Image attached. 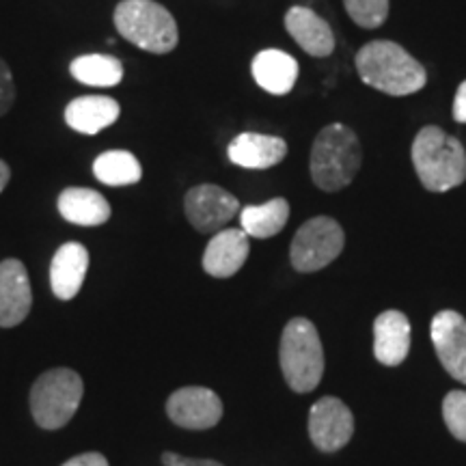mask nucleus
Segmentation results:
<instances>
[{
	"label": "nucleus",
	"instance_id": "7ed1b4c3",
	"mask_svg": "<svg viewBox=\"0 0 466 466\" xmlns=\"http://www.w3.org/2000/svg\"><path fill=\"white\" fill-rule=\"evenodd\" d=\"M363 149L352 127L330 124L319 130L311 147V179L319 190L337 192L357 177Z\"/></svg>",
	"mask_w": 466,
	"mask_h": 466
},
{
	"label": "nucleus",
	"instance_id": "c756f323",
	"mask_svg": "<svg viewBox=\"0 0 466 466\" xmlns=\"http://www.w3.org/2000/svg\"><path fill=\"white\" fill-rule=\"evenodd\" d=\"M9 177H11V171H9L7 162L0 160V192H3L5 186L9 184Z\"/></svg>",
	"mask_w": 466,
	"mask_h": 466
},
{
	"label": "nucleus",
	"instance_id": "ddd939ff",
	"mask_svg": "<svg viewBox=\"0 0 466 466\" xmlns=\"http://www.w3.org/2000/svg\"><path fill=\"white\" fill-rule=\"evenodd\" d=\"M227 156L236 167L264 171L283 162L288 156V143L281 137H270V134L242 132L229 143Z\"/></svg>",
	"mask_w": 466,
	"mask_h": 466
},
{
	"label": "nucleus",
	"instance_id": "6ab92c4d",
	"mask_svg": "<svg viewBox=\"0 0 466 466\" xmlns=\"http://www.w3.org/2000/svg\"><path fill=\"white\" fill-rule=\"evenodd\" d=\"M250 72L264 91L272 96H288L299 78V61L283 50H261L253 58Z\"/></svg>",
	"mask_w": 466,
	"mask_h": 466
},
{
	"label": "nucleus",
	"instance_id": "2eb2a0df",
	"mask_svg": "<svg viewBox=\"0 0 466 466\" xmlns=\"http://www.w3.org/2000/svg\"><path fill=\"white\" fill-rule=\"evenodd\" d=\"M248 250V236L242 229H220L203 253V270L214 279H229L244 266Z\"/></svg>",
	"mask_w": 466,
	"mask_h": 466
},
{
	"label": "nucleus",
	"instance_id": "a211bd4d",
	"mask_svg": "<svg viewBox=\"0 0 466 466\" xmlns=\"http://www.w3.org/2000/svg\"><path fill=\"white\" fill-rule=\"evenodd\" d=\"M121 115L119 102L108 96H83L76 97L66 108V124L74 132L93 137L104 127L113 126Z\"/></svg>",
	"mask_w": 466,
	"mask_h": 466
},
{
	"label": "nucleus",
	"instance_id": "b1692460",
	"mask_svg": "<svg viewBox=\"0 0 466 466\" xmlns=\"http://www.w3.org/2000/svg\"><path fill=\"white\" fill-rule=\"evenodd\" d=\"M343 7L360 28L382 26L389 15V0H343Z\"/></svg>",
	"mask_w": 466,
	"mask_h": 466
},
{
	"label": "nucleus",
	"instance_id": "393cba45",
	"mask_svg": "<svg viewBox=\"0 0 466 466\" xmlns=\"http://www.w3.org/2000/svg\"><path fill=\"white\" fill-rule=\"evenodd\" d=\"M442 419L458 441L466 442V391H450L442 400Z\"/></svg>",
	"mask_w": 466,
	"mask_h": 466
},
{
	"label": "nucleus",
	"instance_id": "4be33fe9",
	"mask_svg": "<svg viewBox=\"0 0 466 466\" xmlns=\"http://www.w3.org/2000/svg\"><path fill=\"white\" fill-rule=\"evenodd\" d=\"M93 175L97 177V182L119 188V186H132L141 182L143 167L130 151L110 149L97 156L96 162H93Z\"/></svg>",
	"mask_w": 466,
	"mask_h": 466
},
{
	"label": "nucleus",
	"instance_id": "5701e85b",
	"mask_svg": "<svg viewBox=\"0 0 466 466\" xmlns=\"http://www.w3.org/2000/svg\"><path fill=\"white\" fill-rule=\"evenodd\" d=\"M69 74L74 80L86 86H115L124 78V66L116 56L110 55H83L74 58L69 66Z\"/></svg>",
	"mask_w": 466,
	"mask_h": 466
},
{
	"label": "nucleus",
	"instance_id": "c85d7f7f",
	"mask_svg": "<svg viewBox=\"0 0 466 466\" xmlns=\"http://www.w3.org/2000/svg\"><path fill=\"white\" fill-rule=\"evenodd\" d=\"M453 119L458 124H466V80L458 86L456 97H453Z\"/></svg>",
	"mask_w": 466,
	"mask_h": 466
},
{
	"label": "nucleus",
	"instance_id": "f03ea898",
	"mask_svg": "<svg viewBox=\"0 0 466 466\" xmlns=\"http://www.w3.org/2000/svg\"><path fill=\"white\" fill-rule=\"evenodd\" d=\"M412 165L430 192H447L466 182V149L439 126H425L412 143Z\"/></svg>",
	"mask_w": 466,
	"mask_h": 466
},
{
	"label": "nucleus",
	"instance_id": "4468645a",
	"mask_svg": "<svg viewBox=\"0 0 466 466\" xmlns=\"http://www.w3.org/2000/svg\"><path fill=\"white\" fill-rule=\"evenodd\" d=\"M89 270V250L80 242H66L52 258L50 288L58 300L76 299Z\"/></svg>",
	"mask_w": 466,
	"mask_h": 466
},
{
	"label": "nucleus",
	"instance_id": "9d476101",
	"mask_svg": "<svg viewBox=\"0 0 466 466\" xmlns=\"http://www.w3.org/2000/svg\"><path fill=\"white\" fill-rule=\"evenodd\" d=\"M167 415L184 430H209L223 419V401L212 389L184 387L168 398Z\"/></svg>",
	"mask_w": 466,
	"mask_h": 466
},
{
	"label": "nucleus",
	"instance_id": "6e6552de",
	"mask_svg": "<svg viewBox=\"0 0 466 466\" xmlns=\"http://www.w3.org/2000/svg\"><path fill=\"white\" fill-rule=\"evenodd\" d=\"M184 212L199 233H218L240 214V201L220 186L199 184L186 192Z\"/></svg>",
	"mask_w": 466,
	"mask_h": 466
},
{
	"label": "nucleus",
	"instance_id": "aec40b11",
	"mask_svg": "<svg viewBox=\"0 0 466 466\" xmlns=\"http://www.w3.org/2000/svg\"><path fill=\"white\" fill-rule=\"evenodd\" d=\"M58 212L72 225L97 227L110 218V206L102 192L93 188H66L58 195Z\"/></svg>",
	"mask_w": 466,
	"mask_h": 466
},
{
	"label": "nucleus",
	"instance_id": "412c9836",
	"mask_svg": "<svg viewBox=\"0 0 466 466\" xmlns=\"http://www.w3.org/2000/svg\"><path fill=\"white\" fill-rule=\"evenodd\" d=\"M288 218L289 203L283 197L261 203V206H247L240 212L242 231L258 240H268V238L281 233L283 227L288 225Z\"/></svg>",
	"mask_w": 466,
	"mask_h": 466
},
{
	"label": "nucleus",
	"instance_id": "39448f33",
	"mask_svg": "<svg viewBox=\"0 0 466 466\" xmlns=\"http://www.w3.org/2000/svg\"><path fill=\"white\" fill-rule=\"evenodd\" d=\"M281 370L291 391L311 393L324 376V350L318 329L307 318H294L281 337Z\"/></svg>",
	"mask_w": 466,
	"mask_h": 466
},
{
	"label": "nucleus",
	"instance_id": "0eeeda50",
	"mask_svg": "<svg viewBox=\"0 0 466 466\" xmlns=\"http://www.w3.org/2000/svg\"><path fill=\"white\" fill-rule=\"evenodd\" d=\"M346 236L335 218L316 217L296 231L289 247L291 266L299 272H316L339 258Z\"/></svg>",
	"mask_w": 466,
	"mask_h": 466
},
{
	"label": "nucleus",
	"instance_id": "f8f14e48",
	"mask_svg": "<svg viewBox=\"0 0 466 466\" xmlns=\"http://www.w3.org/2000/svg\"><path fill=\"white\" fill-rule=\"evenodd\" d=\"M33 307L28 272L20 259L0 261V329L25 322Z\"/></svg>",
	"mask_w": 466,
	"mask_h": 466
},
{
	"label": "nucleus",
	"instance_id": "dca6fc26",
	"mask_svg": "<svg viewBox=\"0 0 466 466\" xmlns=\"http://www.w3.org/2000/svg\"><path fill=\"white\" fill-rule=\"evenodd\" d=\"M285 28L307 55L318 58L333 55L335 35L330 31L329 22H324L316 11L309 7H291L285 14Z\"/></svg>",
	"mask_w": 466,
	"mask_h": 466
},
{
	"label": "nucleus",
	"instance_id": "1a4fd4ad",
	"mask_svg": "<svg viewBox=\"0 0 466 466\" xmlns=\"http://www.w3.org/2000/svg\"><path fill=\"white\" fill-rule=\"evenodd\" d=\"M354 434V417L341 400H318L309 410V436L319 451L333 453L346 447Z\"/></svg>",
	"mask_w": 466,
	"mask_h": 466
},
{
	"label": "nucleus",
	"instance_id": "cd10ccee",
	"mask_svg": "<svg viewBox=\"0 0 466 466\" xmlns=\"http://www.w3.org/2000/svg\"><path fill=\"white\" fill-rule=\"evenodd\" d=\"M61 466H108V460L97 451H89V453H80L72 460H67L66 464Z\"/></svg>",
	"mask_w": 466,
	"mask_h": 466
},
{
	"label": "nucleus",
	"instance_id": "f3484780",
	"mask_svg": "<svg viewBox=\"0 0 466 466\" xmlns=\"http://www.w3.org/2000/svg\"><path fill=\"white\" fill-rule=\"evenodd\" d=\"M410 352V322L401 311H384L374 322V357L382 365L398 367Z\"/></svg>",
	"mask_w": 466,
	"mask_h": 466
},
{
	"label": "nucleus",
	"instance_id": "bb28decb",
	"mask_svg": "<svg viewBox=\"0 0 466 466\" xmlns=\"http://www.w3.org/2000/svg\"><path fill=\"white\" fill-rule=\"evenodd\" d=\"M162 462L165 466H225L217 462V460H197V458H184L179 453L165 451L162 453Z\"/></svg>",
	"mask_w": 466,
	"mask_h": 466
},
{
	"label": "nucleus",
	"instance_id": "a878e982",
	"mask_svg": "<svg viewBox=\"0 0 466 466\" xmlns=\"http://www.w3.org/2000/svg\"><path fill=\"white\" fill-rule=\"evenodd\" d=\"M15 102V83L7 63L0 58V115H5Z\"/></svg>",
	"mask_w": 466,
	"mask_h": 466
},
{
	"label": "nucleus",
	"instance_id": "20e7f679",
	"mask_svg": "<svg viewBox=\"0 0 466 466\" xmlns=\"http://www.w3.org/2000/svg\"><path fill=\"white\" fill-rule=\"evenodd\" d=\"M113 20L121 37L151 55H167L179 42L171 11L154 0H121Z\"/></svg>",
	"mask_w": 466,
	"mask_h": 466
},
{
	"label": "nucleus",
	"instance_id": "423d86ee",
	"mask_svg": "<svg viewBox=\"0 0 466 466\" xmlns=\"http://www.w3.org/2000/svg\"><path fill=\"white\" fill-rule=\"evenodd\" d=\"M85 395L83 378L67 367L46 371L31 389V412L39 428L58 430L72 421Z\"/></svg>",
	"mask_w": 466,
	"mask_h": 466
},
{
	"label": "nucleus",
	"instance_id": "9b49d317",
	"mask_svg": "<svg viewBox=\"0 0 466 466\" xmlns=\"http://www.w3.org/2000/svg\"><path fill=\"white\" fill-rule=\"evenodd\" d=\"M430 335L447 374L466 384V319L458 311L445 309L434 316Z\"/></svg>",
	"mask_w": 466,
	"mask_h": 466
},
{
	"label": "nucleus",
	"instance_id": "f257e3e1",
	"mask_svg": "<svg viewBox=\"0 0 466 466\" xmlns=\"http://www.w3.org/2000/svg\"><path fill=\"white\" fill-rule=\"evenodd\" d=\"M357 72L365 85L387 96H410L428 83V72L400 44L376 39L365 44L357 55Z\"/></svg>",
	"mask_w": 466,
	"mask_h": 466
}]
</instances>
